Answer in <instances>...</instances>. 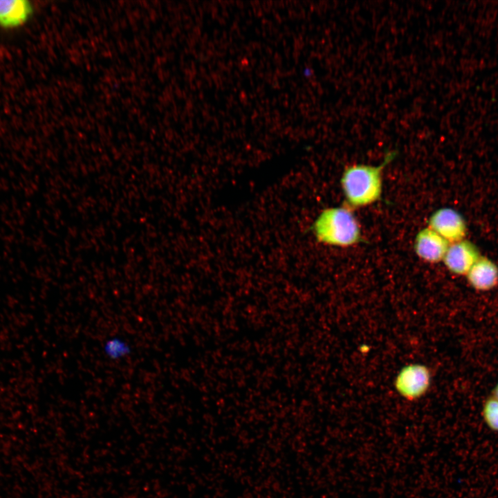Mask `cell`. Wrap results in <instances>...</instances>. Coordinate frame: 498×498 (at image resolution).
Returning a JSON list of instances; mask_svg holds the SVG:
<instances>
[{
    "label": "cell",
    "instance_id": "obj_1",
    "mask_svg": "<svg viewBox=\"0 0 498 498\" xmlns=\"http://www.w3.org/2000/svg\"><path fill=\"white\" fill-rule=\"evenodd\" d=\"M396 151L388 152L382 163L378 166L355 164L347 167L340 183L348 203L355 208L371 205L382 194V171L394 159Z\"/></svg>",
    "mask_w": 498,
    "mask_h": 498
},
{
    "label": "cell",
    "instance_id": "obj_2",
    "mask_svg": "<svg viewBox=\"0 0 498 498\" xmlns=\"http://www.w3.org/2000/svg\"><path fill=\"white\" fill-rule=\"evenodd\" d=\"M313 231L317 241L334 246H350L361 239L360 225L351 210L346 207L322 210L313 223Z\"/></svg>",
    "mask_w": 498,
    "mask_h": 498
},
{
    "label": "cell",
    "instance_id": "obj_3",
    "mask_svg": "<svg viewBox=\"0 0 498 498\" xmlns=\"http://www.w3.org/2000/svg\"><path fill=\"white\" fill-rule=\"evenodd\" d=\"M431 380L430 372L423 365H409L398 374L394 385L405 398L412 400L422 396L428 389Z\"/></svg>",
    "mask_w": 498,
    "mask_h": 498
},
{
    "label": "cell",
    "instance_id": "obj_8",
    "mask_svg": "<svg viewBox=\"0 0 498 498\" xmlns=\"http://www.w3.org/2000/svg\"><path fill=\"white\" fill-rule=\"evenodd\" d=\"M465 276L472 288L479 291H488L498 284V266L490 259L481 256Z\"/></svg>",
    "mask_w": 498,
    "mask_h": 498
},
{
    "label": "cell",
    "instance_id": "obj_10",
    "mask_svg": "<svg viewBox=\"0 0 498 498\" xmlns=\"http://www.w3.org/2000/svg\"><path fill=\"white\" fill-rule=\"evenodd\" d=\"M481 414L487 427L498 432V400L493 396L488 398L483 405Z\"/></svg>",
    "mask_w": 498,
    "mask_h": 498
},
{
    "label": "cell",
    "instance_id": "obj_7",
    "mask_svg": "<svg viewBox=\"0 0 498 498\" xmlns=\"http://www.w3.org/2000/svg\"><path fill=\"white\" fill-rule=\"evenodd\" d=\"M34 11V6L28 0H0V28H21L30 19Z\"/></svg>",
    "mask_w": 498,
    "mask_h": 498
},
{
    "label": "cell",
    "instance_id": "obj_11",
    "mask_svg": "<svg viewBox=\"0 0 498 498\" xmlns=\"http://www.w3.org/2000/svg\"><path fill=\"white\" fill-rule=\"evenodd\" d=\"M494 398H495L497 400H498V382L495 386L493 390H492V395Z\"/></svg>",
    "mask_w": 498,
    "mask_h": 498
},
{
    "label": "cell",
    "instance_id": "obj_5",
    "mask_svg": "<svg viewBox=\"0 0 498 498\" xmlns=\"http://www.w3.org/2000/svg\"><path fill=\"white\" fill-rule=\"evenodd\" d=\"M481 256L476 245L464 239L450 243L443 261L451 273L457 275H466Z\"/></svg>",
    "mask_w": 498,
    "mask_h": 498
},
{
    "label": "cell",
    "instance_id": "obj_4",
    "mask_svg": "<svg viewBox=\"0 0 498 498\" xmlns=\"http://www.w3.org/2000/svg\"><path fill=\"white\" fill-rule=\"evenodd\" d=\"M429 228L450 243L464 239L467 232L466 222L454 209L442 208L436 210L429 219Z\"/></svg>",
    "mask_w": 498,
    "mask_h": 498
},
{
    "label": "cell",
    "instance_id": "obj_9",
    "mask_svg": "<svg viewBox=\"0 0 498 498\" xmlns=\"http://www.w3.org/2000/svg\"><path fill=\"white\" fill-rule=\"evenodd\" d=\"M105 357L112 361H119L129 356L132 352L131 344L119 335L111 336L102 344Z\"/></svg>",
    "mask_w": 498,
    "mask_h": 498
},
{
    "label": "cell",
    "instance_id": "obj_6",
    "mask_svg": "<svg viewBox=\"0 0 498 498\" xmlns=\"http://www.w3.org/2000/svg\"><path fill=\"white\" fill-rule=\"evenodd\" d=\"M449 245V242L427 227L416 234L414 250L423 260L436 263L443 259Z\"/></svg>",
    "mask_w": 498,
    "mask_h": 498
}]
</instances>
